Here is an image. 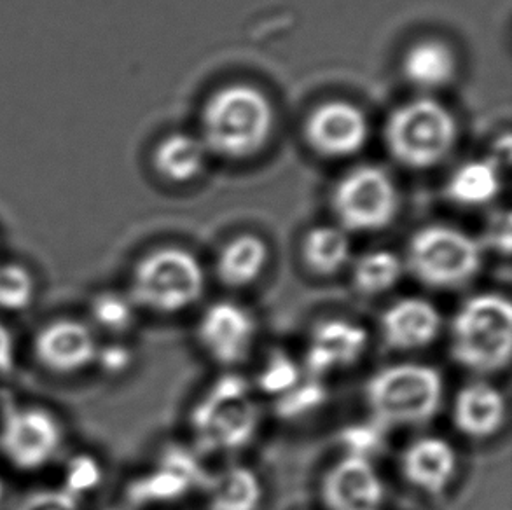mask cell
<instances>
[{
    "mask_svg": "<svg viewBox=\"0 0 512 510\" xmlns=\"http://www.w3.org/2000/svg\"><path fill=\"white\" fill-rule=\"evenodd\" d=\"M490 243L495 250H499L502 254H509L511 252V224H509V217H507L504 226H495L490 233Z\"/></svg>",
    "mask_w": 512,
    "mask_h": 510,
    "instance_id": "e575fe53",
    "label": "cell"
},
{
    "mask_svg": "<svg viewBox=\"0 0 512 510\" xmlns=\"http://www.w3.org/2000/svg\"><path fill=\"white\" fill-rule=\"evenodd\" d=\"M322 500L329 510H381L385 486L371 460L346 455L322 479Z\"/></svg>",
    "mask_w": 512,
    "mask_h": 510,
    "instance_id": "9a60e30c",
    "label": "cell"
},
{
    "mask_svg": "<svg viewBox=\"0 0 512 510\" xmlns=\"http://www.w3.org/2000/svg\"><path fill=\"white\" fill-rule=\"evenodd\" d=\"M133 350L119 339H112L98 346L97 359L93 369H98L107 378H121L133 366Z\"/></svg>",
    "mask_w": 512,
    "mask_h": 510,
    "instance_id": "1f68e13d",
    "label": "cell"
},
{
    "mask_svg": "<svg viewBox=\"0 0 512 510\" xmlns=\"http://www.w3.org/2000/svg\"><path fill=\"white\" fill-rule=\"evenodd\" d=\"M275 114L263 91L231 84L208 98L201 114V140L228 159L249 158L270 140Z\"/></svg>",
    "mask_w": 512,
    "mask_h": 510,
    "instance_id": "6da1fadb",
    "label": "cell"
},
{
    "mask_svg": "<svg viewBox=\"0 0 512 510\" xmlns=\"http://www.w3.org/2000/svg\"><path fill=\"white\" fill-rule=\"evenodd\" d=\"M301 381V369H299L296 360L291 355L284 352H273L266 359L259 376H257V385L268 395L280 397L285 392H289L292 386L298 385Z\"/></svg>",
    "mask_w": 512,
    "mask_h": 510,
    "instance_id": "f1b7e54d",
    "label": "cell"
},
{
    "mask_svg": "<svg viewBox=\"0 0 512 510\" xmlns=\"http://www.w3.org/2000/svg\"><path fill=\"white\" fill-rule=\"evenodd\" d=\"M381 428L378 423H367V425H352L343 432L341 441L346 446V455L360 456L371 460L369 456L374 455L381 446Z\"/></svg>",
    "mask_w": 512,
    "mask_h": 510,
    "instance_id": "d6a6232c",
    "label": "cell"
},
{
    "mask_svg": "<svg viewBox=\"0 0 512 510\" xmlns=\"http://www.w3.org/2000/svg\"><path fill=\"white\" fill-rule=\"evenodd\" d=\"M306 268L317 276H333L352 257V243L346 231L336 226H317L306 233L301 245Z\"/></svg>",
    "mask_w": 512,
    "mask_h": 510,
    "instance_id": "603a6c76",
    "label": "cell"
},
{
    "mask_svg": "<svg viewBox=\"0 0 512 510\" xmlns=\"http://www.w3.org/2000/svg\"><path fill=\"white\" fill-rule=\"evenodd\" d=\"M404 275L399 255L390 250H373L360 255L352 268L353 289L367 297L387 294Z\"/></svg>",
    "mask_w": 512,
    "mask_h": 510,
    "instance_id": "d4e9b609",
    "label": "cell"
},
{
    "mask_svg": "<svg viewBox=\"0 0 512 510\" xmlns=\"http://www.w3.org/2000/svg\"><path fill=\"white\" fill-rule=\"evenodd\" d=\"M65 444V425L48 407L13 406L0 416V455L14 470L48 469L62 458Z\"/></svg>",
    "mask_w": 512,
    "mask_h": 510,
    "instance_id": "ba28073f",
    "label": "cell"
},
{
    "mask_svg": "<svg viewBox=\"0 0 512 510\" xmlns=\"http://www.w3.org/2000/svg\"><path fill=\"white\" fill-rule=\"evenodd\" d=\"M98 346L100 339L91 325L72 317L49 320L32 339L35 362L58 378H72L93 369Z\"/></svg>",
    "mask_w": 512,
    "mask_h": 510,
    "instance_id": "30bf717a",
    "label": "cell"
},
{
    "mask_svg": "<svg viewBox=\"0 0 512 510\" xmlns=\"http://www.w3.org/2000/svg\"><path fill=\"white\" fill-rule=\"evenodd\" d=\"M18 360L16 339L11 329L0 320V378H7L13 373Z\"/></svg>",
    "mask_w": 512,
    "mask_h": 510,
    "instance_id": "836d02e7",
    "label": "cell"
},
{
    "mask_svg": "<svg viewBox=\"0 0 512 510\" xmlns=\"http://www.w3.org/2000/svg\"><path fill=\"white\" fill-rule=\"evenodd\" d=\"M399 205L394 180L378 166H357L334 187L333 210L343 231L376 233L388 228Z\"/></svg>",
    "mask_w": 512,
    "mask_h": 510,
    "instance_id": "9c48e42d",
    "label": "cell"
},
{
    "mask_svg": "<svg viewBox=\"0 0 512 510\" xmlns=\"http://www.w3.org/2000/svg\"><path fill=\"white\" fill-rule=\"evenodd\" d=\"M457 60L446 44L439 41L416 42L402 60V72L420 90H439L455 77Z\"/></svg>",
    "mask_w": 512,
    "mask_h": 510,
    "instance_id": "44dd1931",
    "label": "cell"
},
{
    "mask_svg": "<svg viewBox=\"0 0 512 510\" xmlns=\"http://www.w3.org/2000/svg\"><path fill=\"white\" fill-rule=\"evenodd\" d=\"M457 470V451L443 437H420L402 453V477L429 497H441L453 483Z\"/></svg>",
    "mask_w": 512,
    "mask_h": 510,
    "instance_id": "e0dca14e",
    "label": "cell"
},
{
    "mask_svg": "<svg viewBox=\"0 0 512 510\" xmlns=\"http://www.w3.org/2000/svg\"><path fill=\"white\" fill-rule=\"evenodd\" d=\"M270 261L263 238L240 235L222 247L217 257V276L229 289H245L259 280Z\"/></svg>",
    "mask_w": 512,
    "mask_h": 510,
    "instance_id": "d6986e66",
    "label": "cell"
},
{
    "mask_svg": "<svg viewBox=\"0 0 512 510\" xmlns=\"http://www.w3.org/2000/svg\"><path fill=\"white\" fill-rule=\"evenodd\" d=\"M306 138L327 158H348L364 149L369 138L366 114L357 105L334 100L319 105L306 121Z\"/></svg>",
    "mask_w": 512,
    "mask_h": 510,
    "instance_id": "5bb4252c",
    "label": "cell"
},
{
    "mask_svg": "<svg viewBox=\"0 0 512 510\" xmlns=\"http://www.w3.org/2000/svg\"><path fill=\"white\" fill-rule=\"evenodd\" d=\"M11 510H83V500L62 486L39 488L23 495Z\"/></svg>",
    "mask_w": 512,
    "mask_h": 510,
    "instance_id": "4dcf8cb0",
    "label": "cell"
},
{
    "mask_svg": "<svg viewBox=\"0 0 512 510\" xmlns=\"http://www.w3.org/2000/svg\"><path fill=\"white\" fill-rule=\"evenodd\" d=\"M39 297V282L27 264L0 262V313L20 315L30 310Z\"/></svg>",
    "mask_w": 512,
    "mask_h": 510,
    "instance_id": "4316f807",
    "label": "cell"
},
{
    "mask_svg": "<svg viewBox=\"0 0 512 510\" xmlns=\"http://www.w3.org/2000/svg\"><path fill=\"white\" fill-rule=\"evenodd\" d=\"M208 510H259L263 484L254 470L233 465L205 483Z\"/></svg>",
    "mask_w": 512,
    "mask_h": 510,
    "instance_id": "ffe728a7",
    "label": "cell"
},
{
    "mask_svg": "<svg viewBox=\"0 0 512 510\" xmlns=\"http://www.w3.org/2000/svg\"><path fill=\"white\" fill-rule=\"evenodd\" d=\"M507 420L506 397L486 381H472L460 388L453 404V423L460 434L486 441L499 434Z\"/></svg>",
    "mask_w": 512,
    "mask_h": 510,
    "instance_id": "ac0fdd59",
    "label": "cell"
},
{
    "mask_svg": "<svg viewBox=\"0 0 512 510\" xmlns=\"http://www.w3.org/2000/svg\"><path fill=\"white\" fill-rule=\"evenodd\" d=\"M327 400V388L317 378L299 381L289 392L277 397V413L285 420H298L319 411Z\"/></svg>",
    "mask_w": 512,
    "mask_h": 510,
    "instance_id": "83f0119b",
    "label": "cell"
},
{
    "mask_svg": "<svg viewBox=\"0 0 512 510\" xmlns=\"http://www.w3.org/2000/svg\"><path fill=\"white\" fill-rule=\"evenodd\" d=\"M451 357L472 373H500L511 362L512 306L499 294L467 299L451 324Z\"/></svg>",
    "mask_w": 512,
    "mask_h": 510,
    "instance_id": "7a4b0ae2",
    "label": "cell"
},
{
    "mask_svg": "<svg viewBox=\"0 0 512 510\" xmlns=\"http://www.w3.org/2000/svg\"><path fill=\"white\" fill-rule=\"evenodd\" d=\"M444 381L434 367L395 364L383 367L366 385L374 423L383 428L420 427L434 420L443 402Z\"/></svg>",
    "mask_w": 512,
    "mask_h": 510,
    "instance_id": "3957f363",
    "label": "cell"
},
{
    "mask_svg": "<svg viewBox=\"0 0 512 510\" xmlns=\"http://www.w3.org/2000/svg\"><path fill=\"white\" fill-rule=\"evenodd\" d=\"M208 474L196 456L180 446H170L161 453L153 469L130 484L128 497L133 505L172 504L203 488Z\"/></svg>",
    "mask_w": 512,
    "mask_h": 510,
    "instance_id": "8fae6325",
    "label": "cell"
},
{
    "mask_svg": "<svg viewBox=\"0 0 512 510\" xmlns=\"http://www.w3.org/2000/svg\"><path fill=\"white\" fill-rule=\"evenodd\" d=\"M500 172L490 159H478L460 166L448 182L451 200L464 207H481L500 193Z\"/></svg>",
    "mask_w": 512,
    "mask_h": 510,
    "instance_id": "cb8c5ba5",
    "label": "cell"
},
{
    "mask_svg": "<svg viewBox=\"0 0 512 510\" xmlns=\"http://www.w3.org/2000/svg\"><path fill=\"white\" fill-rule=\"evenodd\" d=\"M104 510H135V509H126V507H107Z\"/></svg>",
    "mask_w": 512,
    "mask_h": 510,
    "instance_id": "d590c367",
    "label": "cell"
},
{
    "mask_svg": "<svg viewBox=\"0 0 512 510\" xmlns=\"http://www.w3.org/2000/svg\"><path fill=\"white\" fill-rule=\"evenodd\" d=\"M203 140L189 133H172L161 140L154 151V166L161 177L184 184L200 175L207 161Z\"/></svg>",
    "mask_w": 512,
    "mask_h": 510,
    "instance_id": "7402d4cb",
    "label": "cell"
},
{
    "mask_svg": "<svg viewBox=\"0 0 512 510\" xmlns=\"http://www.w3.org/2000/svg\"><path fill=\"white\" fill-rule=\"evenodd\" d=\"M203 290L205 271L198 257L180 247H160L133 266L126 294L137 308L175 315L191 308Z\"/></svg>",
    "mask_w": 512,
    "mask_h": 510,
    "instance_id": "277c9868",
    "label": "cell"
},
{
    "mask_svg": "<svg viewBox=\"0 0 512 510\" xmlns=\"http://www.w3.org/2000/svg\"><path fill=\"white\" fill-rule=\"evenodd\" d=\"M135 310L128 294H121L118 290H100L88 303V318L86 322L97 334H105L112 339H119L130 332L135 325Z\"/></svg>",
    "mask_w": 512,
    "mask_h": 510,
    "instance_id": "484cf974",
    "label": "cell"
},
{
    "mask_svg": "<svg viewBox=\"0 0 512 510\" xmlns=\"http://www.w3.org/2000/svg\"><path fill=\"white\" fill-rule=\"evenodd\" d=\"M457 121L443 104L418 98L397 107L385 126L388 151L409 168H432L453 151Z\"/></svg>",
    "mask_w": 512,
    "mask_h": 510,
    "instance_id": "8992f818",
    "label": "cell"
},
{
    "mask_svg": "<svg viewBox=\"0 0 512 510\" xmlns=\"http://www.w3.org/2000/svg\"><path fill=\"white\" fill-rule=\"evenodd\" d=\"M369 345V332L350 318L320 320L313 327L305 352V366L312 378L345 371L355 366Z\"/></svg>",
    "mask_w": 512,
    "mask_h": 510,
    "instance_id": "4fadbf2b",
    "label": "cell"
},
{
    "mask_svg": "<svg viewBox=\"0 0 512 510\" xmlns=\"http://www.w3.org/2000/svg\"><path fill=\"white\" fill-rule=\"evenodd\" d=\"M257 325L240 304L215 303L201 315L196 329L198 343L208 357L221 366H238L249 357Z\"/></svg>",
    "mask_w": 512,
    "mask_h": 510,
    "instance_id": "7c38bea8",
    "label": "cell"
},
{
    "mask_svg": "<svg viewBox=\"0 0 512 510\" xmlns=\"http://www.w3.org/2000/svg\"><path fill=\"white\" fill-rule=\"evenodd\" d=\"M481 266V243L462 229L427 226L409 240V271L430 289H460L479 275Z\"/></svg>",
    "mask_w": 512,
    "mask_h": 510,
    "instance_id": "52a82bcc",
    "label": "cell"
},
{
    "mask_svg": "<svg viewBox=\"0 0 512 510\" xmlns=\"http://www.w3.org/2000/svg\"><path fill=\"white\" fill-rule=\"evenodd\" d=\"M443 318L434 304L422 297H404L390 304L380 320L381 338L395 352L429 348L441 334Z\"/></svg>",
    "mask_w": 512,
    "mask_h": 510,
    "instance_id": "2e32d148",
    "label": "cell"
},
{
    "mask_svg": "<svg viewBox=\"0 0 512 510\" xmlns=\"http://www.w3.org/2000/svg\"><path fill=\"white\" fill-rule=\"evenodd\" d=\"M104 477L102 465L91 455H79L67 465L63 490L69 491L74 497L83 500L88 493L97 490Z\"/></svg>",
    "mask_w": 512,
    "mask_h": 510,
    "instance_id": "f546056e",
    "label": "cell"
},
{
    "mask_svg": "<svg viewBox=\"0 0 512 510\" xmlns=\"http://www.w3.org/2000/svg\"><path fill=\"white\" fill-rule=\"evenodd\" d=\"M194 439L207 453L242 449L256 437L261 413L250 386L238 374L215 380L191 409Z\"/></svg>",
    "mask_w": 512,
    "mask_h": 510,
    "instance_id": "5b68a950",
    "label": "cell"
}]
</instances>
